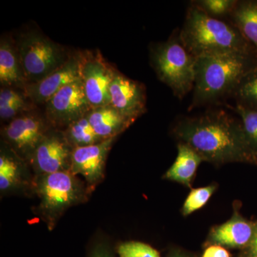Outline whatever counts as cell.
<instances>
[{
  "instance_id": "603a6c76",
  "label": "cell",
  "mask_w": 257,
  "mask_h": 257,
  "mask_svg": "<svg viewBox=\"0 0 257 257\" xmlns=\"http://www.w3.org/2000/svg\"><path fill=\"white\" fill-rule=\"evenodd\" d=\"M216 189L217 185L216 184L191 189V192L186 198L182 206V215L188 216L192 213L204 207L216 192Z\"/></svg>"
},
{
  "instance_id": "277c9868",
  "label": "cell",
  "mask_w": 257,
  "mask_h": 257,
  "mask_svg": "<svg viewBox=\"0 0 257 257\" xmlns=\"http://www.w3.org/2000/svg\"><path fill=\"white\" fill-rule=\"evenodd\" d=\"M32 192L38 198L37 211L50 230L67 209L87 202L91 193L71 171L34 176Z\"/></svg>"
},
{
  "instance_id": "e0dca14e",
  "label": "cell",
  "mask_w": 257,
  "mask_h": 257,
  "mask_svg": "<svg viewBox=\"0 0 257 257\" xmlns=\"http://www.w3.org/2000/svg\"><path fill=\"white\" fill-rule=\"evenodd\" d=\"M87 116L94 132L102 140L117 138L133 124L110 104L91 109Z\"/></svg>"
},
{
  "instance_id": "52a82bcc",
  "label": "cell",
  "mask_w": 257,
  "mask_h": 257,
  "mask_svg": "<svg viewBox=\"0 0 257 257\" xmlns=\"http://www.w3.org/2000/svg\"><path fill=\"white\" fill-rule=\"evenodd\" d=\"M53 127L38 107L15 117L2 128L3 143L28 163L32 154Z\"/></svg>"
},
{
  "instance_id": "f1b7e54d",
  "label": "cell",
  "mask_w": 257,
  "mask_h": 257,
  "mask_svg": "<svg viewBox=\"0 0 257 257\" xmlns=\"http://www.w3.org/2000/svg\"><path fill=\"white\" fill-rule=\"evenodd\" d=\"M167 257H192L182 251H174Z\"/></svg>"
},
{
  "instance_id": "8fae6325",
  "label": "cell",
  "mask_w": 257,
  "mask_h": 257,
  "mask_svg": "<svg viewBox=\"0 0 257 257\" xmlns=\"http://www.w3.org/2000/svg\"><path fill=\"white\" fill-rule=\"evenodd\" d=\"M116 139L73 149L70 171L74 175L82 176L91 192L104 178L106 159Z\"/></svg>"
},
{
  "instance_id": "5b68a950",
  "label": "cell",
  "mask_w": 257,
  "mask_h": 257,
  "mask_svg": "<svg viewBox=\"0 0 257 257\" xmlns=\"http://www.w3.org/2000/svg\"><path fill=\"white\" fill-rule=\"evenodd\" d=\"M152 66L161 82L182 99L194 89L196 57L181 41L179 32H175L167 41L151 49Z\"/></svg>"
},
{
  "instance_id": "ac0fdd59",
  "label": "cell",
  "mask_w": 257,
  "mask_h": 257,
  "mask_svg": "<svg viewBox=\"0 0 257 257\" xmlns=\"http://www.w3.org/2000/svg\"><path fill=\"white\" fill-rule=\"evenodd\" d=\"M204 162L202 157L186 144L177 145V156L173 165L164 175V179L191 188L198 167Z\"/></svg>"
},
{
  "instance_id": "ffe728a7",
  "label": "cell",
  "mask_w": 257,
  "mask_h": 257,
  "mask_svg": "<svg viewBox=\"0 0 257 257\" xmlns=\"http://www.w3.org/2000/svg\"><path fill=\"white\" fill-rule=\"evenodd\" d=\"M62 132L73 149L91 146L104 141L94 132L88 119L87 114L76 120Z\"/></svg>"
},
{
  "instance_id": "9c48e42d",
  "label": "cell",
  "mask_w": 257,
  "mask_h": 257,
  "mask_svg": "<svg viewBox=\"0 0 257 257\" xmlns=\"http://www.w3.org/2000/svg\"><path fill=\"white\" fill-rule=\"evenodd\" d=\"M117 72L99 50L82 52L81 79L92 109L110 104L109 89Z\"/></svg>"
},
{
  "instance_id": "7a4b0ae2",
  "label": "cell",
  "mask_w": 257,
  "mask_h": 257,
  "mask_svg": "<svg viewBox=\"0 0 257 257\" xmlns=\"http://www.w3.org/2000/svg\"><path fill=\"white\" fill-rule=\"evenodd\" d=\"M253 54L229 52L196 57L191 109L231 96L240 80L257 63Z\"/></svg>"
},
{
  "instance_id": "30bf717a",
  "label": "cell",
  "mask_w": 257,
  "mask_h": 257,
  "mask_svg": "<svg viewBox=\"0 0 257 257\" xmlns=\"http://www.w3.org/2000/svg\"><path fill=\"white\" fill-rule=\"evenodd\" d=\"M72 151L63 132L53 128L37 147L28 164L34 176L70 171Z\"/></svg>"
},
{
  "instance_id": "d4e9b609",
  "label": "cell",
  "mask_w": 257,
  "mask_h": 257,
  "mask_svg": "<svg viewBox=\"0 0 257 257\" xmlns=\"http://www.w3.org/2000/svg\"><path fill=\"white\" fill-rule=\"evenodd\" d=\"M119 257H161L160 253L147 243L128 241L120 243L116 248Z\"/></svg>"
},
{
  "instance_id": "44dd1931",
  "label": "cell",
  "mask_w": 257,
  "mask_h": 257,
  "mask_svg": "<svg viewBox=\"0 0 257 257\" xmlns=\"http://www.w3.org/2000/svg\"><path fill=\"white\" fill-rule=\"evenodd\" d=\"M231 96L238 105L257 108V64L241 78Z\"/></svg>"
},
{
  "instance_id": "484cf974",
  "label": "cell",
  "mask_w": 257,
  "mask_h": 257,
  "mask_svg": "<svg viewBox=\"0 0 257 257\" xmlns=\"http://www.w3.org/2000/svg\"><path fill=\"white\" fill-rule=\"evenodd\" d=\"M87 257H116L114 250L109 243L99 241L94 243L89 248Z\"/></svg>"
},
{
  "instance_id": "8992f818",
  "label": "cell",
  "mask_w": 257,
  "mask_h": 257,
  "mask_svg": "<svg viewBox=\"0 0 257 257\" xmlns=\"http://www.w3.org/2000/svg\"><path fill=\"white\" fill-rule=\"evenodd\" d=\"M15 42L27 84L46 78L71 55L64 47L33 30L19 35Z\"/></svg>"
},
{
  "instance_id": "cb8c5ba5",
  "label": "cell",
  "mask_w": 257,
  "mask_h": 257,
  "mask_svg": "<svg viewBox=\"0 0 257 257\" xmlns=\"http://www.w3.org/2000/svg\"><path fill=\"white\" fill-rule=\"evenodd\" d=\"M236 0H200L193 2L192 5L216 19L230 16L237 4Z\"/></svg>"
},
{
  "instance_id": "5bb4252c",
  "label": "cell",
  "mask_w": 257,
  "mask_h": 257,
  "mask_svg": "<svg viewBox=\"0 0 257 257\" xmlns=\"http://www.w3.org/2000/svg\"><path fill=\"white\" fill-rule=\"evenodd\" d=\"M3 143L0 153L1 194L32 192L34 176L30 175L28 164L18 156L8 145Z\"/></svg>"
},
{
  "instance_id": "7402d4cb",
  "label": "cell",
  "mask_w": 257,
  "mask_h": 257,
  "mask_svg": "<svg viewBox=\"0 0 257 257\" xmlns=\"http://www.w3.org/2000/svg\"><path fill=\"white\" fill-rule=\"evenodd\" d=\"M230 108L239 115L245 140L250 152L257 160V108L238 104L235 107Z\"/></svg>"
},
{
  "instance_id": "ba28073f",
  "label": "cell",
  "mask_w": 257,
  "mask_h": 257,
  "mask_svg": "<svg viewBox=\"0 0 257 257\" xmlns=\"http://www.w3.org/2000/svg\"><path fill=\"white\" fill-rule=\"evenodd\" d=\"M91 109L82 79L79 78L56 93L44 105L43 111L52 127L63 131Z\"/></svg>"
},
{
  "instance_id": "d6986e66",
  "label": "cell",
  "mask_w": 257,
  "mask_h": 257,
  "mask_svg": "<svg viewBox=\"0 0 257 257\" xmlns=\"http://www.w3.org/2000/svg\"><path fill=\"white\" fill-rule=\"evenodd\" d=\"M230 18L243 38L257 51V0L238 1Z\"/></svg>"
},
{
  "instance_id": "83f0119b",
  "label": "cell",
  "mask_w": 257,
  "mask_h": 257,
  "mask_svg": "<svg viewBox=\"0 0 257 257\" xmlns=\"http://www.w3.org/2000/svg\"><path fill=\"white\" fill-rule=\"evenodd\" d=\"M247 250V255L249 257H257V221L255 225L254 232L251 242L246 248Z\"/></svg>"
},
{
  "instance_id": "f546056e",
  "label": "cell",
  "mask_w": 257,
  "mask_h": 257,
  "mask_svg": "<svg viewBox=\"0 0 257 257\" xmlns=\"http://www.w3.org/2000/svg\"><path fill=\"white\" fill-rule=\"evenodd\" d=\"M241 257H249L248 256L247 253L246 254L243 255V256H241Z\"/></svg>"
},
{
  "instance_id": "4fadbf2b",
  "label": "cell",
  "mask_w": 257,
  "mask_h": 257,
  "mask_svg": "<svg viewBox=\"0 0 257 257\" xmlns=\"http://www.w3.org/2000/svg\"><path fill=\"white\" fill-rule=\"evenodd\" d=\"M109 95L110 105L133 124L146 112L147 95L145 86L119 72L111 82Z\"/></svg>"
},
{
  "instance_id": "2e32d148",
  "label": "cell",
  "mask_w": 257,
  "mask_h": 257,
  "mask_svg": "<svg viewBox=\"0 0 257 257\" xmlns=\"http://www.w3.org/2000/svg\"><path fill=\"white\" fill-rule=\"evenodd\" d=\"M0 84L2 87L22 90L27 85L15 42L9 37H3L0 41Z\"/></svg>"
},
{
  "instance_id": "4316f807",
  "label": "cell",
  "mask_w": 257,
  "mask_h": 257,
  "mask_svg": "<svg viewBox=\"0 0 257 257\" xmlns=\"http://www.w3.org/2000/svg\"><path fill=\"white\" fill-rule=\"evenodd\" d=\"M202 257H231V255L224 246L210 244L205 248Z\"/></svg>"
},
{
  "instance_id": "9a60e30c",
  "label": "cell",
  "mask_w": 257,
  "mask_h": 257,
  "mask_svg": "<svg viewBox=\"0 0 257 257\" xmlns=\"http://www.w3.org/2000/svg\"><path fill=\"white\" fill-rule=\"evenodd\" d=\"M255 225L256 221L248 220L235 209L229 220L211 228L208 242L225 248H246L252 239Z\"/></svg>"
},
{
  "instance_id": "7c38bea8",
  "label": "cell",
  "mask_w": 257,
  "mask_h": 257,
  "mask_svg": "<svg viewBox=\"0 0 257 257\" xmlns=\"http://www.w3.org/2000/svg\"><path fill=\"white\" fill-rule=\"evenodd\" d=\"M82 62V52L71 53L68 60L46 78L27 84L25 94L35 105H45L62 88L81 78Z\"/></svg>"
},
{
  "instance_id": "3957f363",
  "label": "cell",
  "mask_w": 257,
  "mask_h": 257,
  "mask_svg": "<svg viewBox=\"0 0 257 257\" xmlns=\"http://www.w3.org/2000/svg\"><path fill=\"white\" fill-rule=\"evenodd\" d=\"M179 37L195 57L229 52L252 54L253 50L232 24L211 18L193 5L187 12Z\"/></svg>"
},
{
  "instance_id": "6da1fadb",
  "label": "cell",
  "mask_w": 257,
  "mask_h": 257,
  "mask_svg": "<svg viewBox=\"0 0 257 257\" xmlns=\"http://www.w3.org/2000/svg\"><path fill=\"white\" fill-rule=\"evenodd\" d=\"M174 134L179 143L190 147L204 162L214 165L257 162L248 149L241 121L224 110L184 118L174 128Z\"/></svg>"
}]
</instances>
